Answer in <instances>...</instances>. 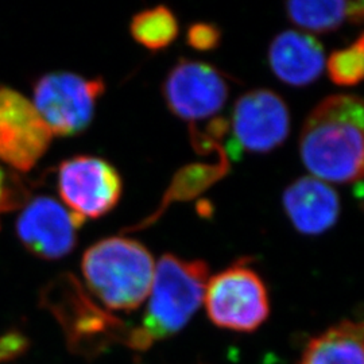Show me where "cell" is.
<instances>
[{"label": "cell", "instance_id": "14", "mask_svg": "<svg viewBox=\"0 0 364 364\" xmlns=\"http://www.w3.org/2000/svg\"><path fill=\"white\" fill-rule=\"evenodd\" d=\"M289 19L305 31L326 34L338 30L344 22L360 23L363 21L362 1L340 0H297L287 3Z\"/></svg>", "mask_w": 364, "mask_h": 364}, {"label": "cell", "instance_id": "13", "mask_svg": "<svg viewBox=\"0 0 364 364\" xmlns=\"http://www.w3.org/2000/svg\"><path fill=\"white\" fill-rule=\"evenodd\" d=\"M363 324L341 321L309 341L299 364H364Z\"/></svg>", "mask_w": 364, "mask_h": 364}, {"label": "cell", "instance_id": "11", "mask_svg": "<svg viewBox=\"0 0 364 364\" xmlns=\"http://www.w3.org/2000/svg\"><path fill=\"white\" fill-rule=\"evenodd\" d=\"M282 204L293 227L311 236L332 228L340 215L336 191L316 177H301L291 182L284 192Z\"/></svg>", "mask_w": 364, "mask_h": 364}, {"label": "cell", "instance_id": "12", "mask_svg": "<svg viewBox=\"0 0 364 364\" xmlns=\"http://www.w3.org/2000/svg\"><path fill=\"white\" fill-rule=\"evenodd\" d=\"M324 48L308 33L287 30L272 41L269 64L274 75L291 87H306L326 68Z\"/></svg>", "mask_w": 364, "mask_h": 364}, {"label": "cell", "instance_id": "10", "mask_svg": "<svg viewBox=\"0 0 364 364\" xmlns=\"http://www.w3.org/2000/svg\"><path fill=\"white\" fill-rule=\"evenodd\" d=\"M84 219L50 197L34 198L21 213L16 231L22 243L43 259H60L77 243Z\"/></svg>", "mask_w": 364, "mask_h": 364}, {"label": "cell", "instance_id": "16", "mask_svg": "<svg viewBox=\"0 0 364 364\" xmlns=\"http://www.w3.org/2000/svg\"><path fill=\"white\" fill-rule=\"evenodd\" d=\"M364 39L359 36L356 42L346 49L332 53L326 63L329 78L340 87H353L363 78Z\"/></svg>", "mask_w": 364, "mask_h": 364}, {"label": "cell", "instance_id": "6", "mask_svg": "<svg viewBox=\"0 0 364 364\" xmlns=\"http://www.w3.org/2000/svg\"><path fill=\"white\" fill-rule=\"evenodd\" d=\"M117 170L97 156H75L58 169V192L66 208L84 220L96 219L117 207L122 196Z\"/></svg>", "mask_w": 364, "mask_h": 364}, {"label": "cell", "instance_id": "8", "mask_svg": "<svg viewBox=\"0 0 364 364\" xmlns=\"http://www.w3.org/2000/svg\"><path fill=\"white\" fill-rule=\"evenodd\" d=\"M162 93L176 117L197 122L220 111L228 99L230 87L218 68L182 58L170 70Z\"/></svg>", "mask_w": 364, "mask_h": 364}, {"label": "cell", "instance_id": "19", "mask_svg": "<svg viewBox=\"0 0 364 364\" xmlns=\"http://www.w3.org/2000/svg\"><path fill=\"white\" fill-rule=\"evenodd\" d=\"M9 183V177L0 169V213L16 207V193L10 188Z\"/></svg>", "mask_w": 364, "mask_h": 364}, {"label": "cell", "instance_id": "4", "mask_svg": "<svg viewBox=\"0 0 364 364\" xmlns=\"http://www.w3.org/2000/svg\"><path fill=\"white\" fill-rule=\"evenodd\" d=\"M204 302L215 326L237 332L258 329L270 314L266 285L246 260L234 263L210 278Z\"/></svg>", "mask_w": 364, "mask_h": 364}, {"label": "cell", "instance_id": "2", "mask_svg": "<svg viewBox=\"0 0 364 364\" xmlns=\"http://www.w3.org/2000/svg\"><path fill=\"white\" fill-rule=\"evenodd\" d=\"M208 264L165 254L156 266L142 326L131 331L127 344L147 350L154 341L178 333L204 302Z\"/></svg>", "mask_w": 364, "mask_h": 364}, {"label": "cell", "instance_id": "1", "mask_svg": "<svg viewBox=\"0 0 364 364\" xmlns=\"http://www.w3.org/2000/svg\"><path fill=\"white\" fill-rule=\"evenodd\" d=\"M363 100L332 95L308 115L299 136V154L313 177L355 183L363 176Z\"/></svg>", "mask_w": 364, "mask_h": 364}, {"label": "cell", "instance_id": "3", "mask_svg": "<svg viewBox=\"0 0 364 364\" xmlns=\"http://www.w3.org/2000/svg\"><path fill=\"white\" fill-rule=\"evenodd\" d=\"M81 269L87 287L105 306L131 312L150 294L156 262L138 240L112 236L85 251Z\"/></svg>", "mask_w": 364, "mask_h": 364}, {"label": "cell", "instance_id": "5", "mask_svg": "<svg viewBox=\"0 0 364 364\" xmlns=\"http://www.w3.org/2000/svg\"><path fill=\"white\" fill-rule=\"evenodd\" d=\"M102 78L55 72L39 78L33 105L53 135H76L91 124L96 103L105 93Z\"/></svg>", "mask_w": 364, "mask_h": 364}, {"label": "cell", "instance_id": "7", "mask_svg": "<svg viewBox=\"0 0 364 364\" xmlns=\"http://www.w3.org/2000/svg\"><path fill=\"white\" fill-rule=\"evenodd\" d=\"M231 153H269L285 142L290 131V112L284 99L270 90L242 95L232 111Z\"/></svg>", "mask_w": 364, "mask_h": 364}, {"label": "cell", "instance_id": "9", "mask_svg": "<svg viewBox=\"0 0 364 364\" xmlns=\"http://www.w3.org/2000/svg\"><path fill=\"white\" fill-rule=\"evenodd\" d=\"M52 131L33 103L10 88H0V161L28 171L52 142Z\"/></svg>", "mask_w": 364, "mask_h": 364}, {"label": "cell", "instance_id": "15", "mask_svg": "<svg viewBox=\"0 0 364 364\" xmlns=\"http://www.w3.org/2000/svg\"><path fill=\"white\" fill-rule=\"evenodd\" d=\"M131 36L150 50H161L171 45L178 36V22L171 10L165 6L136 14L130 25Z\"/></svg>", "mask_w": 364, "mask_h": 364}, {"label": "cell", "instance_id": "18", "mask_svg": "<svg viewBox=\"0 0 364 364\" xmlns=\"http://www.w3.org/2000/svg\"><path fill=\"white\" fill-rule=\"evenodd\" d=\"M25 347V341L22 336L11 333L0 338V362L10 359L11 356H16L22 348Z\"/></svg>", "mask_w": 364, "mask_h": 364}, {"label": "cell", "instance_id": "17", "mask_svg": "<svg viewBox=\"0 0 364 364\" xmlns=\"http://www.w3.org/2000/svg\"><path fill=\"white\" fill-rule=\"evenodd\" d=\"M220 28L207 22H198L192 25L186 33L188 45L200 52L216 49L220 43Z\"/></svg>", "mask_w": 364, "mask_h": 364}]
</instances>
